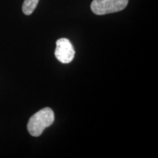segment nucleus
Masks as SVG:
<instances>
[{
	"label": "nucleus",
	"instance_id": "f257e3e1",
	"mask_svg": "<svg viewBox=\"0 0 158 158\" xmlns=\"http://www.w3.org/2000/svg\"><path fill=\"white\" fill-rule=\"evenodd\" d=\"M54 122V113L50 108H44L35 113L29 118L27 130L34 137H38L45 128L50 127Z\"/></svg>",
	"mask_w": 158,
	"mask_h": 158
},
{
	"label": "nucleus",
	"instance_id": "f03ea898",
	"mask_svg": "<svg viewBox=\"0 0 158 158\" xmlns=\"http://www.w3.org/2000/svg\"><path fill=\"white\" fill-rule=\"evenodd\" d=\"M127 4L128 0H93L91 10L94 14L102 15L123 10Z\"/></svg>",
	"mask_w": 158,
	"mask_h": 158
},
{
	"label": "nucleus",
	"instance_id": "7ed1b4c3",
	"mask_svg": "<svg viewBox=\"0 0 158 158\" xmlns=\"http://www.w3.org/2000/svg\"><path fill=\"white\" fill-rule=\"evenodd\" d=\"M55 56L60 62L68 64L73 60L75 50L70 41L67 38H60L56 41Z\"/></svg>",
	"mask_w": 158,
	"mask_h": 158
},
{
	"label": "nucleus",
	"instance_id": "20e7f679",
	"mask_svg": "<svg viewBox=\"0 0 158 158\" xmlns=\"http://www.w3.org/2000/svg\"><path fill=\"white\" fill-rule=\"evenodd\" d=\"M38 2L39 0H24L22 5L23 13L27 15H31L37 7Z\"/></svg>",
	"mask_w": 158,
	"mask_h": 158
}]
</instances>
